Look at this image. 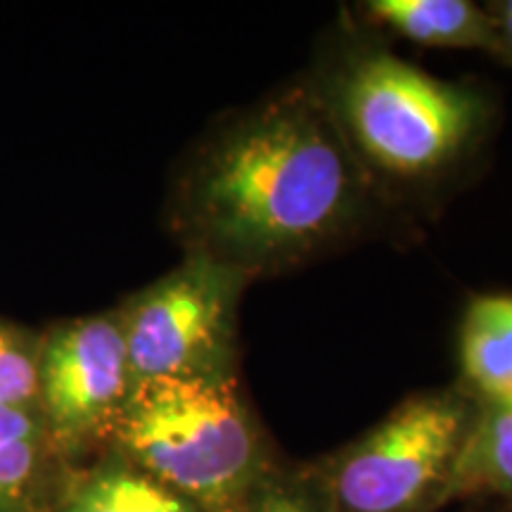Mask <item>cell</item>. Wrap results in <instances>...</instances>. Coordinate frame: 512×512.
Listing matches in <instances>:
<instances>
[{"label": "cell", "mask_w": 512, "mask_h": 512, "mask_svg": "<svg viewBox=\"0 0 512 512\" xmlns=\"http://www.w3.org/2000/svg\"><path fill=\"white\" fill-rule=\"evenodd\" d=\"M131 387L117 309L60 320L41 332L38 413L60 456L112 439Z\"/></svg>", "instance_id": "6"}, {"label": "cell", "mask_w": 512, "mask_h": 512, "mask_svg": "<svg viewBox=\"0 0 512 512\" xmlns=\"http://www.w3.org/2000/svg\"><path fill=\"white\" fill-rule=\"evenodd\" d=\"M368 174L325 95L292 86L211 128L169 197L185 254L247 280L328 252L366 216Z\"/></svg>", "instance_id": "1"}, {"label": "cell", "mask_w": 512, "mask_h": 512, "mask_svg": "<svg viewBox=\"0 0 512 512\" xmlns=\"http://www.w3.org/2000/svg\"><path fill=\"white\" fill-rule=\"evenodd\" d=\"M460 389L475 401H512V294L467 304L458 339Z\"/></svg>", "instance_id": "7"}, {"label": "cell", "mask_w": 512, "mask_h": 512, "mask_svg": "<svg viewBox=\"0 0 512 512\" xmlns=\"http://www.w3.org/2000/svg\"><path fill=\"white\" fill-rule=\"evenodd\" d=\"M325 100L366 174L406 183L451 171L494 121L479 88L437 79L384 50L356 55Z\"/></svg>", "instance_id": "3"}, {"label": "cell", "mask_w": 512, "mask_h": 512, "mask_svg": "<svg viewBox=\"0 0 512 512\" xmlns=\"http://www.w3.org/2000/svg\"><path fill=\"white\" fill-rule=\"evenodd\" d=\"M453 498H486L512 512V401H477Z\"/></svg>", "instance_id": "11"}, {"label": "cell", "mask_w": 512, "mask_h": 512, "mask_svg": "<svg viewBox=\"0 0 512 512\" xmlns=\"http://www.w3.org/2000/svg\"><path fill=\"white\" fill-rule=\"evenodd\" d=\"M60 456L38 411L0 406V512H31Z\"/></svg>", "instance_id": "10"}, {"label": "cell", "mask_w": 512, "mask_h": 512, "mask_svg": "<svg viewBox=\"0 0 512 512\" xmlns=\"http://www.w3.org/2000/svg\"><path fill=\"white\" fill-rule=\"evenodd\" d=\"M238 512H325L309 479L273 472Z\"/></svg>", "instance_id": "13"}, {"label": "cell", "mask_w": 512, "mask_h": 512, "mask_svg": "<svg viewBox=\"0 0 512 512\" xmlns=\"http://www.w3.org/2000/svg\"><path fill=\"white\" fill-rule=\"evenodd\" d=\"M477 401L463 389L415 394L309 477L325 512H434L453 501Z\"/></svg>", "instance_id": "4"}, {"label": "cell", "mask_w": 512, "mask_h": 512, "mask_svg": "<svg viewBox=\"0 0 512 512\" xmlns=\"http://www.w3.org/2000/svg\"><path fill=\"white\" fill-rule=\"evenodd\" d=\"M503 512H505V510H503Z\"/></svg>", "instance_id": "15"}, {"label": "cell", "mask_w": 512, "mask_h": 512, "mask_svg": "<svg viewBox=\"0 0 512 512\" xmlns=\"http://www.w3.org/2000/svg\"><path fill=\"white\" fill-rule=\"evenodd\" d=\"M249 280L200 254L119 306L133 384L155 377H230L238 356V306Z\"/></svg>", "instance_id": "5"}, {"label": "cell", "mask_w": 512, "mask_h": 512, "mask_svg": "<svg viewBox=\"0 0 512 512\" xmlns=\"http://www.w3.org/2000/svg\"><path fill=\"white\" fill-rule=\"evenodd\" d=\"M491 17H494L498 43H501V60L512 62V0H503V3H494L489 8Z\"/></svg>", "instance_id": "14"}, {"label": "cell", "mask_w": 512, "mask_h": 512, "mask_svg": "<svg viewBox=\"0 0 512 512\" xmlns=\"http://www.w3.org/2000/svg\"><path fill=\"white\" fill-rule=\"evenodd\" d=\"M38 349L41 332L0 318V406L38 411Z\"/></svg>", "instance_id": "12"}, {"label": "cell", "mask_w": 512, "mask_h": 512, "mask_svg": "<svg viewBox=\"0 0 512 512\" xmlns=\"http://www.w3.org/2000/svg\"><path fill=\"white\" fill-rule=\"evenodd\" d=\"M366 12L380 27L418 46L501 57L494 17L470 0H370Z\"/></svg>", "instance_id": "8"}, {"label": "cell", "mask_w": 512, "mask_h": 512, "mask_svg": "<svg viewBox=\"0 0 512 512\" xmlns=\"http://www.w3.org/2000/svg\"><path fill=\"white\" fill-rule=\"evenodd\" d=\"M110 441L202 512H238L275 472L235 375L133 384Z\"/></svg>", "instance_id": "2"}, {"label": "cell", "mask_w": 512, "mask_h": 512, "mask_svg": "<svg viewBox=\"0 0 512 512\" xmlns=\"http://www.w3.org/2000/svg\"><path fill=\"white\" fill-rule=\"evenodd\" d=\"M55 512H202L126 458L105 460L74 477L57 496Z\"/></svg>", "instance_id": "9"}]
</instances>
